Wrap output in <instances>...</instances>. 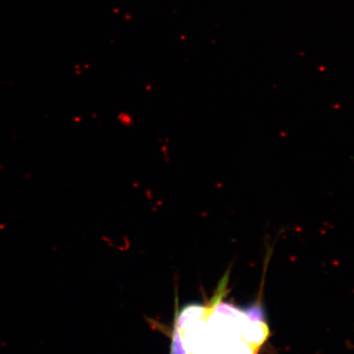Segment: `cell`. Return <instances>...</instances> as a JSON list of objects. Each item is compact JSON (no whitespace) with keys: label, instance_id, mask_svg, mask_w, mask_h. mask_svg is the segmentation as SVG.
<instances>
[{"label":"cell","instance_id":"cell-1","mask_svg":"<svg viewBox=\"0 0 354 354\" xmlns=\"http://www.w3.org/2000/svg\"><path fill=\"white\" fill-rule=\"evenodd\" d=\"M119 119H120L125 125H131V123H132L131 118L127 114H121L120 116H119Z\"/></svg>","mask_w":354,"mask_h":354}]
</instances>
